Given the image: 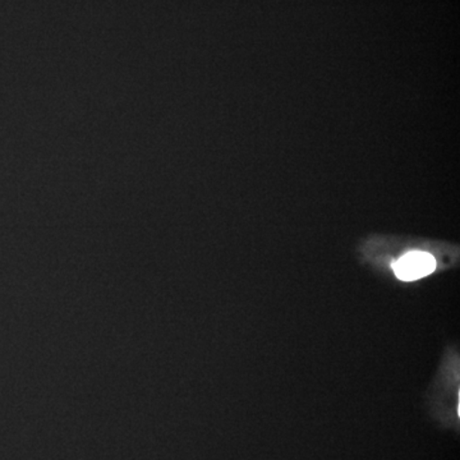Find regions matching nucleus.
I'll use <instances>...</instances> for the list:
<instances>
[{
	"mask_svg": "<svg viewBox=\"0 0 460 460\" xmlns=\"http://www.w3.org/2000/svg\"><path fill=\"white\" fill-rule=\"evenodd\" d=\"M436 269L434 256L426 252H411L394 263L395 277L402 281H413L428 277Z\"/></svg>",
	"mask_w": 460,
	"mask_h": 460,
	"instance_id": "f257e3e1",
	"label": "nucleus"
}]
</instances>
